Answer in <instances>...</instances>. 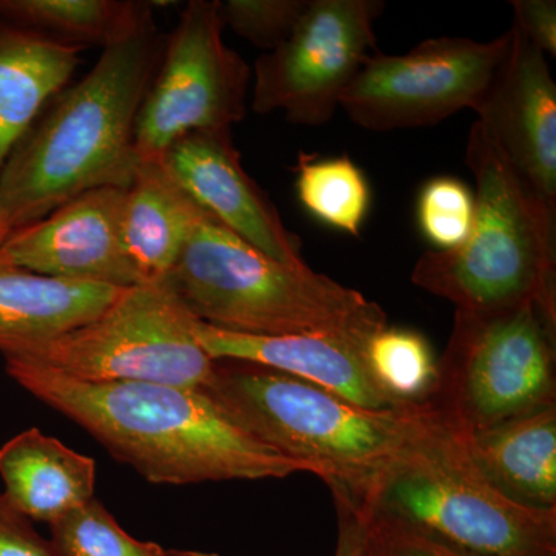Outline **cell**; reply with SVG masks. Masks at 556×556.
Segmentation results:
<instances>
[{
  "label": "cell",
  "mask_w": 556,
  "mask_h": 556,
  "mask_svg": "<svg viewBox=\"0 0 556 556\" xmlns=\"http://www.w3.org/2000/svg\"><path fill=\"white\" fill-rule=\"evenodd\" d=\"M0 258H2V254H0Z\"/></svg>",
  "instance_id": "1f68e13d"
},
{
  "label": "cell",
  "mask_w": 556,
  "mask_h": 556,
  "mask_svg": "<svg viewBox=\"0 0 556 556\" xmlns=\"http://www.w3.org/2000/svg\"><path fill=\"white\" fill-rule=\"evenodd\" d=\"M511 49L478 123L536 200L556 215V86L546 54L511 24Z\"/></svg>",
  "instance_id": "4fadbf2b"
},
{
  "label": "cell",
  "mask_w": 556,
  "mask_h": 556,
  "mask_svg": "<svg viewBox=\"0 0 556 556\" xmlns=\"http://www.w3.org/2000/svg\"><path fill=\"white\" fill-rule=\"evenodd\" d=\"M514 25L527 40L556 56V2L555 0H514Z\"/></svg>",
  "instance_id": "83f0119b"
},
{
  "label": "cell",
  "mask_w": 556,
  "mask_h": 556,
  "mask_svg": "<svg viewBox=\"0 0 556 556\" xmlns=\"http://www.w3.org/2000/svg\"><path fill=\"white\" fill-rule=\"evenodd\" d=\"M0 478L11 506L51 525L93 500L97 463L39 428H28L0 447Z\"/></svg>",
  "instance_id": "ac0fdd59"
},
{
  "label": "cell",
  "mask_w": 556,
  "mask_h": 556,
  "mask_svg": "<svg viewBox=\"0 0 556 556\" xmlns=\"http://www.w3.org/2000/svg\"><path fill=\"white\" fill-rule=\"evenodd\" d=\"M556 317L536 303L456 311L426 404L460 434L556 405Z\"/></svg>",
  "instance_id": "52a82bcc"
},
{
  "label": "cell",
  "mask_w": 556,
  "mask_h": 556,
  "mask_svg": "<svg viewBox=\"0 0 556 556\" xmlns=\"http://www.w3.org/2000/svg\"><path fill=\"white\" fill-rule=\"evenodd\" d=\"M164 40L149 2L137 25L102 49L84 78L47 102L0 170V212L11 233L80 193L130 188L141 163L138 113Z\"/></svg>",
  "instance_id": "6da1fadb"
},
{
  "label": "cell",
  "mask_w": 556,
  "mask_h": 556,
  "mask_svg": "<svg viewBox=\"0 0 556 556\" xmlns=\"http://www.w3.org/2000/svg\"><path fill=\"white\" fill-rule=\"evenodd\" d=\"M361 556H471L417 532L397 519L368 511L364 518Z\"/></svg>",
  "instance_id": "4316f807"
},
{
  "label": "cell",
  "mask_w": 556,
  "mask_h": 556,
  "mask_svg": "<svg viewBox=\"0 0 556 556\" xmlns=\"http://www.w3.org/2000/svg\"><path fill=\"white\" fill-rule=\"evenodd\" d=\"M511 49V30L489 42L427 39L405 54H371L339 108L372 131L434 126L460 110L477 112Z\"/></svg>",
  "instance_id": "30bf717a"
},
{
  "label": "cell",
  "mask_w": 556,
  "mask_h": 556,
  "mask_svg": "<svg viewBox=\"0 0 556 556\" xmlns=\"http://www.w3.org/2000/svg\"><path fill=\"white\" fill-rule=\"evenodd\" d=\"M195 320L161 281H149L123 289L89 324L3 358H21L84 382L201 390L215 361L193 334Z\"/></svg>",
  "instance_id": "ba28073f"
},
{
  "label": "cell",
  "mask_w": 556,
  "mask_h": 556,
  "mask_svg": "<svg viewBox=\"0 0 556 556\" xmlns=\"http://www.w3.org/2000/svg\"><path fill=\"white\" fill-rule=\"evenodd\" d=\"M200 391L249 437L320 478L334 503L362 518L427 420L424 402L375 412L251 362L215 361Z\"/></svg>",
  "instance_id": "3957f363"
},
{
  "label": "cell",
  "mask_w": 556,
  "mask_h": 556,
  "mask_svg": "<svg viewBox=\"0 0 556 556\" xmlns=\"http://www.w3.org/2000/svg\"><path fill=\"white\" fill-rule=\"evenodd\" d=\"M201 212L160 161L139 163L124 197L123 239L144 283L170 273Z\"/></svg>",
  "instance_id": "ffe728a7"
},
{
  "label": "cell",
  "mask_w": 556,
  "mask_h": 556,
  "mask_svg": "<svg viewBox=\"0 0 556 556\" xmlns=\"http://www.w3.org/2000/svg\"><path fill=\"white\" fill-rule=\"evenodd\" d=\"M309 0H218L223 25L252 46L277 49L294 31Z\"/></svg>",
  "instance_id": "484cf974"
},
{
  "label": "cell",
  "mask_w": 556,
  "mask_h": 556,
  "mask_svg": "<svg viewBox=\"0 0 556 556\" xmlns=\"http://www.w3.org/2000/svg\"><path fill=\"white\" fill-rule=\"evenodd\" d=\"M5 369L152 484L285 479L305 471L230 422L200 390L84 382L21 358H5Z\"/></svg>",
  "instance_id": "7a4b0ae2"
},
{
  "label": "cell",
  "mask_w": 556,
  "mask_h": 556,
  "mask_svg": "<svg viewBox=\"0 0 556 556\" xmlns=\"http://www.w3.org/2000/svg\"><path fill=\"white\" fill-rule=\"evenodd\" d=\"M380 0H309L294 31L255 61L252 110L283 112L289 123L321 126L364 62L378 53Z\"/></svg>",
  "instance_id": "8fae6325"
},
{
  "label": "cell",
  "mask_w": 556,
  "mask_h": 556,
  "mask_svg": "<svg viewBox=\"0 0 556 556\" xmlns=\"http://www.w3.org/2000/svg\"><path fill=\"white\" fill-rule=\"evenodd\" d=\"M190 316L249 336H336L365 346L387 327L379 303L305 266L270 258L201 212L161 280Z\"/></svg>",
  "instance_id": "277c9868"
},
{
  "label": "cell",
  "mask_w": 556,
  "mask_h": 556,
  "mask_svg": "<svg viewBox=\"0 0 556 556\" xmlns=\"http://www.w3.org/2000/svg\"><path fill=\"white\" fill-rule=\"evenodd\" d=\"M28 521L0 493V556H56L33 532Z\"/></svg>",
  "instance_id": "f1b7e54d"
},
{
  "label": "cell",
  "mask_w": 556,
  "mask_h": 556,
  "mask_svg": "<svg viewBox=\"0 0 556 556\" xmlns=\"http://www.w3.org/2000/svg\"><path fill=\"white\" fill-rule=\"evenodd\" d=\"M50 526L62 556H164L127 535L97 497Z\"/></svg>",
  "instance_id": "cb8c5ba5"
},
{
  "label": "cell",
  "mask_w": 556,
  "mask_h": 556,
  "mask_svg": "<svg viewBox=\"0 0 556 556\" xmlns=\"http://www.w3.org/2000/svg\"><path fill=\"white\" fill-rule=\"evenodd\" d=\"M148 7L138 0H0V17L64 46L105 49L129 33Z\"/></svg>",
  "instance_id": "44dd1931"
},
{
  "label": "cell",
  "mask_w": 556,
  "mask_h": 556,
  "mask_svg": "<svg viewBox=\"0 0 556 556\" xmlns=\"http://www.w3.org/2000/svg\"><path fill=\"white\" fill-rule=\"evenodd\" d=\"M2 254V252H0ZM123 289L40 276L0 258V354L58 338L104 313Z\"/></svg>",
  "instance_id": "2e32d148"
},
{
  "label": "cell",
  "mask_w": 556,
  "mask_h": 556,
  "mask_svg": "<svg viewBox=\"0 0 556 556\" xmlns=\"http://www.w3.org/2000/svg\"><path fill=\"white\" fill-rule=\"evenodd\" d=\"M126 189L80 193L46 218L11 233L3 260L40 276L118 289L144 283L123 239Z\"/></svg>",
  "instance_id": "7c38bea8"
},
{
  "label": "cell",
  "mask_w": 556,
  "mask_h": 556,
  "mask_svg": "<svg viewBox=\"0 0 556 556\" xmlns=\"http://www.w3.org/2000/svg\"><path fill=\"white\" fill-rule=\"evenodd\" d=\"M295 174L306 212L331 229L358 237L371 204V189L361 167L348 156L321 160L300 153Z\"/></svg>",
  "instance_id": "7402d4cb"
},
{
  "label": "cell",
  "mask_w": 556,
  "mask_h": 556,
  "mask_svg": "<svg viewBox=\"0 0 556 556\" xmlns=\"http://www.w3.org/2000/svg\"><path fill=\"white\" fill-rule=\"evenodd\" d=\"M83 51L0 17V170L47 102L68 86Z\"/></svg>",
  "instance_id": "d6986e66"
},
{
  "label": "cell",
  "mask_w": 556,
  "mask_h": 556,
  "mask_svg": "<svg viewBox=\"0 0 556 556\" xmlns=\"http://www.w3.org/2000/svg\"><path fill=\"white\" fill-rule=\"evenodd\" d=\"M416 214L420 232L434 251L459 248L473 226V192L459 178H431L420 190Z\"/></svg>",
  "instance_id": "d4e9b609"
},
{
  "label": "cell",
  "mask_w": 556,
  "mask_h": 556,
  "mask_svg": "<svg viewBox=\"0 0 556 556\" xmlns=\"http://www.w3.org/2000/svg\"><path fill=\"white\" fill-rule=\"evenodd\" d=\"M364 358L376 386L396 405L420 404L437 386L438 361L415 329L387 325L368 340Z\"/></svg>",
  "instance_id": "603a6c76"
},
{
  "label": "cell",
  "mask_w": 556,
  "mask_h": 556,
  "mask_svg": "<svg viewBox=\"0 0 556 556\" xmlns=\"http://www.w3.org/2000/svg\"><path fill=\"white\" fill-rule=\"evenodd\" d=\"M466 163L477 181L470 236L459 248L420 255L413 283L464 313L536 303L556 317V215L530 192L478 121L468 134Z\"/></svg>",
  "instance_id": "5b68a950"
},
{
  "label": "cell",
  "mask_w": 556,
  "mask_h": 556,
  "mask_svg": "<svg viewBox=\"0 0 556 556\" xmlns=\"http://www.w3.org/2000/svg\"><path fill=\"white\" fill-rule=\"evenodd\" d=\"M218 0H190L163 54L137 118L135 149L160 161L190 131L230 130L247 116L251 68L223 40Z\"/></svg>",
  "instance_id": "9c48e42d"
},
{
  "label": "cell",
  "mask_w": 556,
  "mask_h": 556,
  "mask_svg": "<svg viewBox=\"0 0 556 556\" xmlns=\"http://www.w3.org/2000/svg\"><path fill=\"white\" fill-rule=\"evenodd\" d=\"M11 236L9 226H7L5 219H3L2 212H0V249H2L3 243H5L7 239Z\"/></svg>",
  "instance_id": "4dcf8cb0"
},
{
  "label": "cell",
  "mask_w": 556,
  "mask_h": 556,
  "mask_svg": "<svg viewBox=\"0 0 556 556\" xmlns=\"http://www.w3.org/2000/svg\"><path fill=\"white\" fill-rule=\"evenodd\" d=\"M338 511V543L334 556H361L364 518L345 504L334 503Z\"/></svg>",
  "instance_id": "f546056e"
},
{
  "label": "cell",
  "mask_w": 556,
  "mask_h": 556,
  "mask_svg": "<svg viewBox=\"0 0 556 556\" xmlns=\"http://www.w3.org/2000/svg\"><path fill=\"white\" fill-rule=\"evenodd\" d=\"M160 163L190 199L230 232L277 262L306 265L302 241L288 230L265 190L244 170L229 129L190 131L163 153Z\"/></svg>",
  "instance_id": "5bb4252c"
},
{
  "label": "cell",
  "mask_w": 556,
  "mask_h": 556,
  "mask_svg": "<svg viewBox=\"0 0 556 556\" xmlns=\"http://www.w3.org/2000/svg\"><path fill=\"white\" fill-rule=\"evenodd\" d=\"M426 407V426L383 479L371 510L471 556H556V511L501 495L459 434Z\"/></svg>",
  "instance_id": "8992f818"
},
{
  "label": "cell",
  "mask_w": 556,
  "mask_h": 556,
  "mask_svg": "<svg viewBox=\"0 0 556 556\" xmlns=\"http://www.w3.org/2000/svg\"><path fill=\"white\" fill-rule=\"evenodd\" d=\"M193 334L214 361L263 365L305 380L357 407L383 412L401 407L380 391L364 358V348L336 336H249L195 320Z\"/></svg>",
  "instance_id": "9a60e30c"
},
{
  "label": "cell",
  "mask_w": 556,
  "mask_h": 556,
  "mask_svg": "<svg viewBox=\"0 0 556 556\" xmlns=\"http://www.w3.org/2000/svg\"><path fill=\"white\" fill-rule=\"evenodd\" d=\"M457 434L479 473L501 495L518 506L556 511V405Z\"/></svg>",
  "instance_id": "e0dca14e"
}]
</instances>
